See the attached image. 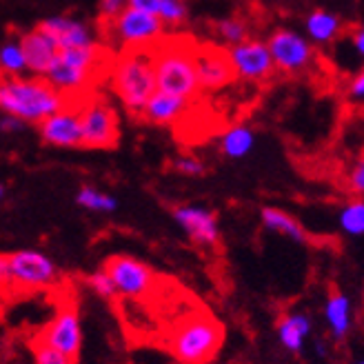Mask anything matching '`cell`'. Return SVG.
<instances>
[{"label": "cell", "mask_w": 364, "mask_h": 364, "mask_svg": "<svg viewBox=\"0 0 364 364\" xmlns=\"http://www.w3.org/2000/svg\"><path fill=\"white\" fill-rule=\"evenodd\" d=\"M253 147H256V132L247 124H233L220 136V151L231 160L247 158Z\"/></svg>", "instance_id": "obj_23"}, {"label": "cell", "mask_w": 364, "mask_h": 364, "mask_svg": "<svg viewBox=\"0 0 364 364\" xmlns=\"http://www.w3.org/2000/svg\"><path fill=\"white\" fill-rule=\"evenodd\" d=\"M21 47L25 53L27 71H31V74L38 78H45V74L49 71V67L53 65V60H56L58 51H60L56 41H53L49 33H45L41 27L25 31L21 36Z\"/></svg>", "instance_id": "obj_17"}, {"label": "cell", "mask_w": 364, "mask_h": 364, "mask_svg": "<svg viewBox=\"0 0 364 364\" xmlns=\"http://www.w3.org/2000/svg\"><path fill=\"white\" fill-rule=\"evenodd\" d=\"M165 25L154 14H144L127 7L120 16L107 23V38L120 51L154 49L162 43Z\"/></svg>", "instance_id": "obj_7"}, {"label": "cell", "mask_w": 364, "mask_h": 364, "mask_svg": "<svg viewBox=\"0 0 364 364\" xmlns=\"http://www.w3.org/2000/svg\"><path fill=\"white\" fill-rule=\"evenodd\" d=\"M225 342V329L207 314H191L180 320L169 340L173 358L182 364H209Z\"/></svg>", "instance_id": "obj_3"}, {"label": "cell", "mask_w": 364, "mask_h": 364, "mask_svg": "<svg viewBox=\"0 0 364 364\" xmlns=\"http://www.w3.org/2000/svg\"><path fill=\"white\" fill-rule=\"evenodd\" d=\"M107 276L112 278L120 296L142 300L147 298L156 287V273L149 264H144L132 256H114L102 267Z\"/></svg>", "instance_id": "obj_11"}, {"label": "cell", "mask_w": 364, "mask_h": 364, "mask_svg": "<svg viewBox=\"0 0 364 364\" xmlns=\"http://www.w3.org/2000/svg\"><path fill=\"white\" fill-rule=\"evenodd\" d=\"M322 314H324V322H326L331 340L344 342L349 338L351 322H353V309H351V300L347 294H342V291L329 294V298L324 300Z\"/></svg>", "instance_id": "obj_19"}, {"label": "cell", "mask_w": 364, "mask_h": 364, "mask_svg": "<svg viewBox=\"0 0 364 364\" xmlns=\"http://www.w3.org/2000/svg\"><path fill=\"white\" fill-rule=\"evenodd\" d=\"M5 193H7V189H5V185H3V182H0V200L5 198Z\"/></svg>", "instance_id": "obj_39"}, {"label": "cell", "mask_w": 364, "mask_h": 364, "mask_svg": "<svg viewBox=\"0 0 364 364\" xmlns=\"http://www.w3.org/2000/svg\"><path fill=\"white\" fill-rule=\"evenodd\" d=\"M347 100L351 105H358V107L364 109V67L349 80V85H347Z\"/></svg>", "instance_id": "obj_33"}, {"label": "cell", "mask_w": 364, "mask_h": 364, "mask_svg": "<svg viewBox=\"0 0 364 364\" xmlns=\"http://www.w3.org/2000/svg\"><path fill=\"white\" fill-rule=\"evenodd\" d=\"M338 225L344 233L351 235V238L364 235V198L349 200V203L340 209Z\"/></svg>", "instance_id": "obj_26"}, {"label": "cell", "mask_w": 364, "mask_h": 364, "mask_svg": "<svg viewBox=\"0 0 364 364\" xmlns=\"http://www.w3.org/2000/svg\"><path fill=\"white\" fill-rule=\"evenodd\" d=\"M349 41H351V47H353V51H355L358 56L364 60V23L351 29V33H349Z\"/></svg>", "instance_id": "obj_35"}, {"label": "cell", "mask_w": 364, "mask_h": 364, "mask_svg": "<svg viewBox=\"0 0 364 364\" xmlns=\"http://www.w3.org/2000/svg\"><path fill=\"white\" fill-rule=\"evenodd\" d=\"M344 31L342 18L329 9H314L304 18V36L311 45H331Z\"/></svg>", "instance_id": "obj_21"}, {"label": "cell", "mask_w": 364, "mask_h": 364, "mask_svg": "<svg viewBox=\"0 0 364 364\" xmlns=\"http://www.w3.org/2000/svg\"><path fill=\"white\" fill-rule=\"evenodd\" d=\"M124 9H127V0H98V14L105 23L114 21Z\"/></svg>", "instance_id": "obj_34"}, {"label": "cell", "mask_w": 364, "mask_h": 364, "mask_svg": "<svg viewBox=\"0 0 364 364\" xmlns=\"http://www.w3.org/2000/svg\"><path fill=\"white\" fill-rule=\"evenodd\" d=\"M76 205L87 209V211H96V213H112L118 209V200L112 193H105L96 187H80L76 193Z\"/></svg>", "instance_id": "obj_25"}, {"label": "cell", "mask_w": 364, "mask_h": 364, "mask_svg": "<svg viewBox=\"0 0 364 364\" xmlns=\"http://www.w3.org/2000/svg\"><path fill=\"white\" fill-rule=\"evenodd\" d=\"M316 351H318L320 358H326V355H329V349H326V344H324V342H318V344H316Z\"/></svg>", "instance_id": "obj_38"}, {"label": "cell", "mask_w": 364, "mask_h": 364, "mask_svg": "<svg viewBox=\"0 0 364 364\" xmlns=\"http://www.w3.org/2000/svg\"><path fill=\"white\" fill-rule=\"evenodd\" d=\"M193 67L198 87L205 91H218L233 82V71L227 58V51L218 47H196Z\"/></svg>", "instance_id": "obj_15"}, {"label": "cell", "mask_w": 364, "mask_h": 364, "mask_svg": "<svg viewBox=\"0 0 364 364\" xmlns=\"http://www.w3.org/2000/svg\"><path fill=\"white\" fill-rule=\"evenodd\" d=\"M5 256V280L9 289L36 291L53 287L60 278V269L47 253L38 249H18Z\"/></svg>", "instance_id": "obj_6"}, {"label": "cell", "mask_w": 364, "mask_h": 364, "mask_svg": "<svg viewBox=\"0 0 364 364\" xmlns=\"http://www.w3.org/2000/svg\"><path fill=\"white\" fill-rule=\"evenodd\" d=\"M0 129L3 132H21V129H25V122H21L18 118H11V116H5L3 120H0Z\"/></svg>", "instance_id": "obj_37"}, {"label": "cell", "mask_w": 364, "mask_h": 364, "mask_svg": "<svg viewBox=\"0 0 364 364\" xmlns=\"http://www.w3.org/2000/svg\"><path fill=\"white\" fill-rule=\"evenodd\" d=\"M27 71L25 53L21 47V41H5L0 45V76H23Z\"/></svg>", "instance_id": "obj_24"}, {"label": "cell", "mask_w": 364, "mask_h": 364, "mask_svg": "<svg viewBox=\"0 0 364 364\" xmlns=\"http://www.w3.org/2000/svg\"><path fill=\"white\" fill-rule=\"evenodd\" d=\"M269 53L273 67L282 74H302L309 67L316 63V49L314 45L306 41V36L289 29V27H280L276 29L267 41Z\"/></svg>", "instance_id": "obj_9"}, {"label": "cell", "mask_w": 364, "mask_h": 364, "mask_svg": "<svg viewBox=\"0 0 364 364\" xmlns=\"http://www.w3.org/2000/svg\"><path fill=\"white\" fill-rule=\"evenodd\" d=\"M31 353H33V364H76V360H71L58 349L49 347L41 338L31 340Z\"/></svg>", "instance_id": "obj_29"}, {"label": "cell", "mask_w": 364, "mask_h": 364, "mask_svg": "<svg viewBox=\"0 0 364 364\" xmlns=\"http://www.w3.org/2000/svg\"><path fill=\"white\" fill-rule=\"evenodd\" d=\"M154 74H156V91H165L171 96H180L185 100H193L198 96V78L193 67V49L176 43H160L151 49Z\"/></svg>", "instance_id": "obj_4"}, {"label": "cell", "mask_w": 364, "mask_h": 364, "mask_svg": "<svg viewBox=\"0 0 364 364\" xmlns=\"http://www.w3.org/2000/svg\"><path fill=\"white\" fill-rule=\"evenodd\" d=\"M36 338H41L49 347L58 349L67 358L78 360L80 349H82V322H80L78 309L74 304L63 306Z\"/></svg>", "instance_id": "obj_12"}, {"label": "cell", "mask_w": 364, "mask_h": 364, "mask_svg": "<svg viewBox=\"0 0 364 364\" xmlns=\"http://www.w3.org/2000/svg\"><path fill=\"white\" fill-rule=\"evenodd\" d=\"M89 284H91V289H94V294L100 296L102 300H114L118 296V291H116L112 278L107 276L105 269H98V271L91 273V276H89Z\"/></svg>", "instance_id": "obj_30"}, {"label": "cell", "mask_w": 364, "mask_h": 364, "mask_svg": "<svg viewBox=\"0 0 364 364\" xmlns=\"http://www.w3.org/2000/svg\"><path fill=\"white\" fill-rule=\"evenodd\" d=\"M102 60L105 53L100 45L60 49L56 60L45 74V80L69 100V96L80 94L91 85V80L102 67Z\"/></svg>", "instance_id": "obj_5"}, {"label": "cell", "mask_w": 364, "mask_h": 364, "mask_svg": "<svg viewBox=\"0 0 364 364\" xmlns=\"http://www.w3.org/2000/svg\"><path fill=\"white\" fill-rule=\"evenodd\" d=\"M260 220H262L264 229L278 233V235H284V238H289L291 242H296V245L309 242V233L302 227V223H298L294 215L278 209V207H264L260 211Z\"/></svg>", "instance_id": "obj_22"}, {"label": "cell", "mask_w": 364, "mask_h": 364, "mask_svg": "<svg viewBox=\"0 0 364 364\" xmlns=\"http://www.w3.org/2000/svg\"><path fill=\"white\" fill-rule=\"evenodd\" d=\"M38 134L45 144L58 149H80L82 147V127L78 107L67 102L56 114H51L38 124Z\"/></svg>", "instance_id": "obj_13"}, {"label": "cell", "mask_w": 364, "mask_h": 364, "mask_svg": "<svg viewBox=\"0 0 364 364\" xmlns=\"http://www.w3.org/2000/svg\"><path fill=\"white\" fill-rule=\"evenodd\" d=\"M109 82H112L114 96L127 112L140 116L156 91L151 49L120 51L109 71Z\"/></svg>", "instance_id": "obj_2"}, {"label": "cell", "mask_w": 364, "mask_h": 364, "mask_svg": "<svg viewBox=\"0 0 364 364\" xmlns=\"http://www.w3.org/2000/svg\"><path fill=\"white\" fill-rule=\"evenodd\" d=\"M160 23L171 29H178L187 23L189 18V7H187V0H160V7H158V14Z\"/></svg>", "instance_id": "obj_28"}, {"label": "cell", "mask_w": 364, "mask_h": 364, "mask_svg": "<svg viewBox=\"0 0 364 364\" xmlns=\"http://www.w3.org/2000/svg\"><path fill=\"white\" fill-rule=\"evenodd\" d=\"M127 7L156 16L158 14V7H160V0H127Z\"/></svg>", "instance_id": "obj_36"}, {"label": "cell", "mask_w": 364, "mask_h": 364, "mask_svg": "<svg viewBox=\"0 0 364 364\" xmlns=\"http://www.w3.org/2000/svg\"><path fill=\"white\" fill-rule=\"evenodd\" d=\"M82 127V147L85 149H112L118 144L120 127L118 114L112 102L94 96L85 98L78 107Z\"/></svg>", "instance_id": "obj_8"}, {"label": "cell", "mask_w": 364, "mask_h": 364, "mask_svg": "<svg viewBox=\"0 0 364 364\" xmlns=\"http://www.w3.org/2000/svg\"><path fill=\"white\" fill-rule=\"evenodd\" d=\"M311 331H314L311 316L304 311H289L276 324L278 340L289 353H302Z\"/></svg>", "instance_id": "obj_20"}, {"label": "cell", "mask_w": 364, "mask_h": 364, "mask_svg": "<svg viewBox=\"0 0 364 364\" xmlns=\"http://www.w3.org/2000/svg\"><path fill=\"white\" fill-rule=\"evenodd\" d=\"M347 187L358 198H364V156L358 158V162L351 167L349 178H347Z\"/></svg>", "instance_id": "obj_32"}, {"label": "cell", "mask_w": 364, "mask_h": 364, "mask_svg": "<svg viewBox=\"0 0 364 364\" xmlns=\"http://www.w3.org/2000/svg\"><path fill=\"white\" fill-rule=\"evenodd\" d=\"M215 36L223 45L233 47L249 38V25L240 18H223L215 23Z\"/></svg>", "instance_id": "obj_27"}, {"label": "cell", "mask_w": 364, "mask_h": 364, "mask_svg": "<svg viewBox=\"0 0 364 364\" xmlns=\"http://www.w3.org/2000/svg\"><path fill=\"white\" fill-rule=\"evenodd\" d=\"M355 364H364V360H360V362H355Z\"/></svg>", "instance_id": "obj_40"}, {"label": "cell", "mask_w": 364, "mask_h": 364, "mask_svg": "<svg viewBox=\"0 0 364 364\" xmlns=\"http://www.w3.org/2000/svg\"><path fill=\"white\" fill-rule=\"evenodd\" d=\"M178 227L200 247H218L220 242V225L218 215L203 205H178L171 211Z\"/></svg>", "instance_id": "obj_14"}, {"label": "cell", "mask_w": 364, "mask_h": 364, "mask_svg": "<svg viewBox=\"0 0 364 364\" xmlns=\"http://www.w3.org/2000/svg\"><path fill=\"white\" fill-rule=\"evenodd\" d=\"M227 58L233 71V80L264 82L276 74L267 41L247 38L238 45L227 47Z\"/></svg>", "instance_id": "obj_10"}, {"label": "cell", "mask_w": 364, "mask_h": 364, "mask_svg": "<svg viewBox=\"0 0 364 364\" xmlns=\"http://www.w3.org/2000/svg\"><path fill=\"white\" fill-rule=\"evenodd\" d=\"M69 100L45 78L0 76V112L25 124H41Z\"/></svg>", "instance_id": "obj_1"}, {"label": "cell", "mask_w": 364, "mask_h": 364, "mask_svg": "<svg viewBox=\"0 0 364 364\" xmlns=\"http://www.w3.org/2000/svg\"><path fill=\"white\" fill-rule=\"evenodd\" d=\"M45 33H49L60 49L71 47H94L98 45V36L94 27L87 25L80 18L71 16H49L38 25Z\"/></svg>", "instance_id": "obj_16"}, {"label": "cell", "mask_w": 364, "mask_h": 364, "mask_svg": "<svg viewBox=\"0 0 364 364\" xmlns=\"http://www.w3.org/2000/svg\"><path fill=\"white\" fill-rule=\"evenodd\" d=\"M173 169L182 176H189V178H198V176H203L207 169H205V162L196 158V156H180L176 158L173 162Z\"/></svg>", "instance_id": "obj_31"}, {"label": "cell", "mask_w": 364, "mask_h": 364, "mask_svg": "<svg viewBox=\"0 0 364 364\" xmlns=\"http://www.w3.org/2000/svg\"><path fill=\"white\" fill-rule=\"evenodd\" d=\"M189 102L191 100H185V98H180V96H171V94H165V91H154V96L147 100V105H144L140 116L147 120V122H151V124L167 127V124L178 122L182 116L187 114Z\"/></svg>", "instance_id": "obj_18"}]
</instances>
